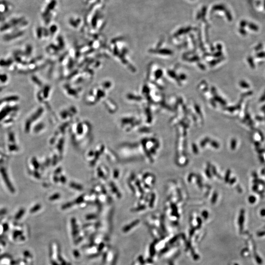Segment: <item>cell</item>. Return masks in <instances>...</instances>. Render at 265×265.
<instances>
[{
  "label": "cell",
  "instance_id": "15",
  "mask_svg": "<svg viewBox=\"0 0 265 265\" xmlns=\"http://www.w3.org/2000/svg\"><path fill=\"white\" fill-rule=\"evenodd\" d=\"M6 210H1L0 211V214H4L5 212H6Z\"/></svg>",
  "mask_w": 265,
  "mask_h": 265
},
{
  "label": "cell",
  "instance_id": "11",
  "mask_svg": "<svg viewBox=\"0 0 265 265\" xmlns=\"http://www.w3.org/2000/svg\"><path fill=\"white\" fill-rule=\"evenodd\" d=\"M9 140L10 141H11L12 142H13V143L15 142L14 135V134L12 132H11V133H10L9 134Z\"/></svg>",
  "mask_w": 265,
  "mask_h": 265
},
{
  "label": "cell",
  "instance_id": "10",
  "mask_svg": "<svg viewBox=\"0 0 265 265\" xmlns=\"http://www.w3.org/2000/svg\"><path fill=\"white\" fill-rule=\"evenodd\" d=\"M43 124H38L36 127H35L34 129V132H38V131H39L40 130H41L43 128Z\"/></svg>",
  "mask_w": 265,
  "mask_h": 265
},
{
  "label": "cell",
  "instance_id": "8",
  "mask_svg": "<svg viewBox=\"0 0 265 265\" xmlns=\"http://www.w3.org/2000/svg\"><path fill=\"white\" fill-rule=\"evenodd\" d=\"M24 213H25V210L24 209H21L19 211V212L17 213V214L16 215V216H15V218L17 219H19L20 218H21L23 214H24Z\"/></svg>",
  "mask_w": 265,
  "mask_h": 265
},
{
  "label": "cell",
  "instance_id": "13",
  "mask_svg": "<svg viewBox=\"0 0 265 265\" xmlns=\"http://www.w3.org/2000/svg\"><path fill=\"white\" fill-rule=\"evenodd\" d=\"M34 175L35 177H36V178H38V179H39V178H40V174H39L38 172L37 171H35L34 172Z\"/></svg>",
  "mask_w": 265,
  "mask_h": 265
},
{
  "label": "cell",
  "instance_id": "6",
  "mask_svg": "<svg viewBox=\"0 0 265 265\" xmlns=\"http://www.w3.org/2000/svg\"><path fill=\"white\" fill-rule=\"evenodd\" d=\"M41 208L40 205L37 204L35 205L34 207H33L32 208L30 209V212L31 213H34V212L38 211L39 209H40Z\"/></svg>",
  "mask_w": 265,
  "mask_h": 265
},
{
  "label": "cell",
  "instance_id": "2",
  "mask_svg": "<svg viewBox=\"0 0 265 265\" xmlns=\"http://www.w3.org/2000/svg\"><path fill=\"white\" fill-rule=\"evenodd\" d=\"M56 4H57V2L56 0H52L46 8L45 11L43 13V16L47 17V16L49 15L50 12H51L55 8L56 5Z\"/></svg>",
  "mask_w": 265,
  "mask_h": 265
},
{
  "label": "cell",
  "instance_id": "14",
  "mask_svg": "<svg viewBox=\"0 0 265 265\" xmlns=\"http://www.w3.org/2000/svg\"><path fill=\"white\" fill-rule=\"evenodd\" d=\"M258 236H260V237H262L263 236H264L265 235V232H261V233H258L257 234Z\"/></svg>",
  "mask_w": 265,
  "mask_h": 265
},
{
  "label": "cell",
  "instance_id": "1",
  "mask_svg": "<svg viewBox=\"0 0 265 265\" xmlns=\"http://www.w3.org/2000/svg\"><path fill=\"white\" fill-rule=\"evenodd\" d=\"M0 172L2 174V177L6 185L7 186L9 191L12 193H14L15 192V189L13 187V186L12 185V183L9 180V178L8 177L6 169L3 167H1L0 168Z\"/></svg>",
  "mask_w": 265,
  "mask_h": 265
},
{
  "label": "cell",
  "instance_id": "9",
  "mask_svg": "<svg viewBox=\"0 0 265 265\" xmlns=\"http://www.w3.org/2000/svg\"><path fill=\"white\" fill-rule=\"evenodd\" d=\"M18 149V148L15 144H11V145H9V150L10 151H16Z\"/></svg>",
  "mask_w": 265,
  "mask_h": 265
},
{
  "label": "cell",
  "instance_id": "16",
  "mask_svg": "<svg viewBox=\"0 0 265 265\" xmlns=\"http://www.w3.org/2000/svg\"><path fill=\"white\" fill-rule=\"evenodd\" d=\"M237 265V264H236V265Z\"/></svg>",
  "mask_w": 265,
  "mask_h": 265
},
{
  "label": "cell",
  "instance_id": "5",
  "mask_svg": "<svg viewBox=\"0 0 265 265\" xmlns=\"http://www.w3.org/2000/svg\"><path fill=\"white\" fill-rule=\"evenodd\" d=\"M23 20V18H19V19H12L11 21V25H17L19 23L21 22Z\"/></svg>",
  "mask_w": 265,
  "mask_h": 265
},
{
  "label": "cell",
  "instance_id": "4",
  "mask_svg": "<svg viewBox=\"0 0 265 265\" xmlns=\"http://www.w3.org/2000/svg\"><path fill=\"white\" fill-rule=\"evenodd\" d=\"M11 26H12L11 24L7 23V24H4L2 26H1V28H0V29H1V31L7 30L8 29H9L11 27Z\"/></svg>",
  "mask_w": 265,
  "mask_h": 265
},
{
  "label": "cell",
  "instance_id": "12",
  "mask_svg": "<svg viewBox=\"0 0 265 265\" xmlns=\"http://www.w3.org/2000/svg\"><path fill=\"white\" fill-rule=\"evenodd\" d=\"M59 197H60V195H59L58 194H54L50 197V200H56L57 199H58Z\"/></svg>",
  "mask_w": 265,
  "mask_h": 265
},
{
  "label": "cell",
  "instance_id": "3",
  "mask_svg": "<svg viewBox=\"0 0 265 265\" xmlns=\"http://www.w3.org/2000/svg\"><path fill=\"white\" fill-rule=\"evenodd\" d=\"M31 162H32L33 165L34 167V168L35 169H38L39 167V165L36 159L35 158H33L31 160Z\"/></svg>",
  "mask_w": 265,
  "mask_h": 265
},
{
  "label": "cell",
  "instance_id": "7",
  "mask_svg": "<svg viewBox=\"0 0 265 265\" xmlns=\"http://www.w3.org/2000/svg\"><path fill=\"white\" fill-rule=\"evenodd\" d=\"M31 121L30 120V119H29L28 121H26V126H25V131H26V132H29V131H30V129Z\"/></svg>",
  "mask_w": 265,
  "mask_h": 265
}]
</instances>
